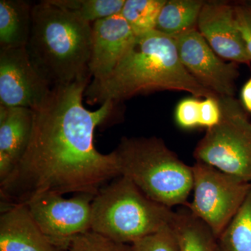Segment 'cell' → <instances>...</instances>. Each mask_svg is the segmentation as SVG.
<instances>
[{
    "mask_svg": "<svg viewBox=\"0 0 251 251\" xmlns=\"http://www.w3.org/2000/svg\"><path fill=\"white\" fill-rule=\"evenodd\" d=\"M238 29L251 57V1L233 3Z\"/></svg>",
    "mask_w": 251,
    "mask_h": 251,
    "instance_id": "cell-24",
    "label": "cell"
},
{
    "mask_svg": "<svg viewBox=\"0 0 251 251\" xmlns=\"http://www.w3.org/2000/svg\"><path fill=\"white\" fill-rule=\"evenodd\" d=\"M167 0H126L121 13L135 36L155 30L157 20Z\"/></svg>",
    "mask_w": 251,
    "mask_h": 251,
    "instance_id": "cell-19",
    "label": "cell"
},
{
    "mask_svg": "<svg viewBox=\"0 0 251 251\" xmlns=\"http://www.w3.org/2000/svg\"><path fill=\"white\" fill-rule=\"evenodd\" d=\"M133 251H178L171 226L131 244Z\"/></svg>",
    "mask_w": 251,
    "mask_h": 251,
    "instance_id": "cell-22",
    "label": "cell"
},
{
    "mask_svg": "<svg viewBox=\"0 0 251 251\" xmlns=\"http://www.w3.org/2000/svg\"><path fill=\"white\" fill-rule=\"evenodd\" d=\"M221 118V109L218 97L205 98L201 102V118L199 127L206 130L218 125Z\"/></svg>",
    "mask_w": 251,
    "mask_h": 251,
    "instance_id": "cell-25",
    "label": "cell"
},
{
    "mask_svg": "<svg viewBox=\"0 0 251 251\" xmlns=\"http://www.w3.org/2000/svg\"><path fill=\"white\" fill-rule=\"evenodd\" d=\"M217 251H251V188L239 210L217 238Z\"/></svg>",
    "mask_w": 251,
    "mask_h": 251,
    "instance_id": "cell-18",
    "label": "cell"
},
{
    "mask_svg": "<svg viewBox=\"0 0 251 251\" xmlns=\"http://www.w3.org/2000/svg\"><path fill=\"white\" fill-rule=\"evenodd\" d=\"M197 29L221 59L251 65V57L236 22L233 3L205 1L198 18Z\"/></svg>",
    "mask_w": 251,
    "mask_h": 251,
    "instance_id": "cell-11",
    "label": "cell"
},
{
    "mask_svg": "<svg viewBox=\"0 0 251 251\" xmlns=\"http://www.w3.org/2000/svg\"><path fill=\"white\" fill-rule=\"evenodd\" d=\"M158 91H181L197 98L218 97L198 83L180 60L175 39L156 30L135 36L111 74L92 79L84 98L90 105L120 103Z\"/></svg>",
    "mask_w": 251,
    "mask_h": 251,
    "instance_id": "cell-2",
    "label": "cell"
},
{
    "mask_svg": "<svg viewBox=\"0 0 251 251\" xmlns=\"http://www.w3.org/2000/svg\"><path fill=\"white\" fill-rule=\"evenodd\" d=\"M135 37L121 14L93 23L88 65L93 79H102L111 74Z\"/></svg>",
    "mask_w": 251,
    "mask_h": 251,
    "instance_id": "cell-12",
    "label": "cell"
},
{
    "mask_svg": "<svg viewBox=\"0 0 251 251\" xmlns=\"http://www.w3.org/2000/svg\"><path fill=\"white\" fill-rule=\"evenodd\" d=\"M0 251H64L49 240L27 205L1 204Z\"/></svg>",
    "mask_w": 251,
    "mask_h": 251,
    "instance_id": "cell-13",
    "label": "cell"
},
{
    "mask_svg": "<svg viewBox=\"0 0 251 251\" xmlns=\"http://www.w3.org/2000/svg\"><path fill=\"white\" fill-rule=\"evenodd\" d=\"M77 18L92 24L120 14L126 0H48Z\"/></svg>",
    "mask_w": 251,
    "mask_h": 251,
    "instance_id": "cell-20",
    "label": "cell"
},
{
    "mask_svg": "<svg viewBox=\"0 0 251 251\" xmlns=\"http://www.w3.org/2000/svg\"><path fill=\"white\" fill-rule=\"evenodd\" d=\"M34 120V111L23 107L0 105V158L16 168L27 150Z\"/></svg>",
    "mask_w": 251,
    "mask_h": 251,
    "instance_id": "cell-14",
    "label": "cell"
},
{
    "mask_svg": "<svg viewBox=\"0 0 251 251\" xmlns=\"http://www.w3.org/2000/svg\"><path fill=\"white\" fill-rule=\"evenodd\" d=\"M192 171L193 199L185 207L218 238L245 201L251 183L201 162Z\"/></svg>",
    "mask_w": 251,
    "mask_h": 251,
    "instance_id": "cell-7",
    "label": "cell"
},
{
    "mask_svg": "<svg viewBox=\"0 0 251 251\" xmlns=\"http://www.w3.org/2000/svg\"><path fill=\"white\" fill-rule=\"evenodd\" d=\"M204 2L201 0L166 1L158 16L155 30L175 38L196 29Z\"/></svg>",
    "mask_w": 251,
    "mask_h": 251,
    "instance_id": "cell-17",
    "label": "cell"
},
{
    "mask_svg": "<svg viewBox=\"0 0 251 251\" xmlns=\"http://www.w3.org/2000/svg\"><path fill=\"white\" fill-rule=\"evenodd\" d=\"M92 24L48 0L33 4L26 46L36 70L52 88L90 73Z\"/></svg>",
    "mask_w": 251,
    "mask_h": 251,
    "instance_id": "cell-3",
    "label": "cell"
},
{
    "mask_svg": "<svg viewBox=\"0 0 251 251\" xmlns=\"http://www.w3.org/2000/svg\"><path fill=\"white\" fill-rule=\"evenodd\" d=\"M221 118L206 130L193 151L206 163L251 183V122L234 97L219 96Z\"/></svg>",
    "mask_w": 251,
    "mask_h": 251,
    "instance_id": "cell-6",
    "label": "cell"
},
{
    "mask_svg": "<svg viewBox=\"0 0 251 251\" xmlns=\"http://www.w3.org/2000/svg\"><path fill=\"white\" fill-rule=\"evenodd\" d=\"M170 226L176 239L178 251H217V238L187 208L175 211Z\"/></svg>",
    "mask_w": 251,
    "mask_h": 251,
    "instance_id": "cell-16",
    "label": "cell"
},
{
    "mask_svg": "<svg viewBox=\"0 0 251 251\" xmlns=\"http://www.w3.org/2000/svg\"><path fill=\"white\" fill-rule=\"evenodd\" d=\"M69 251H133L131 244H122L94 232L92 229L74 237Z\"/></svg>",
    "mask_w": 251,
    "mask_h": 251,
    "instance_id": "cell-21",
    "label": "cell"
},
{
    "mask_svg": "<svg viewBox=\"0 0 251 251\" xmlns=\"http://www.w3.org/2000/svg\"><path fill=\"white\" fill-rule=\"evenodd\" d=\"M94 196L77 194L66 199L62 195L48 193L34 198L25 205L49 240L65 251L74 237L90 230Z\"/></svg>",
    "mask_w": 251,
    "mask_h": 251,
    "instance_id": "cell-8",
    "label": "cell"
},
{
    "mask_svg": "<svg viewBox=\"0 0 251 251\" xmlns=\"http://www.w3.org/2000/svg\"><path fill=\"white\" fill-rule=\"evenodd\" d=\"M52 89L33 66L26 48L0 49V105L35 110Z\"/></svg>",
    "mask_w": 251,
    "mask_h": 251,
    "instance_id": "cell-10",
    "label": "cell"
},
{
    "mask_svg": "<svg viewBox=\"0 0 251 251\" xmlns=\"http://www.w3.org/2000/svg\"><path fill=\"white\" fill-rule=\"evenodd\" d=\"M32 6L23 0L0 1V49L26 48L31 32Z\"/></svg>",
    "mask_w": 251,
    "mask_h": 251,
    "instance_id": "cell-15",
    "label": "cell"
},
{
    "mask_svg": "<svg viewBox=\"0 0 251 251\" xmlns=\"http://www.w3.org/2000/svg\"><path fill=\"white\" fill-rule=\"evenodd\" d=\"M90 73L68 85L53 87L33 110L32 132L25 152L0 184L1 204H26L48 194L96 196L120 176L114 151L103 154L94 144L97 126L119 120V103L106 101L90 111L82 103Z\"/></svg>",
    "mask_w": 251,
    "mask_h": 251,
    "instance_id": "cell-1",
    "label": "cell"
},
{
    "mask_svg": "<svg viewBox=\"0 0 251 251\" xmlns=\"http://www.w3.org/2000/svg\"><path fill=\"white\" fill-rule=\"evenodd\" d=\"M120 176L130 179L155 202L172 208L188 204L192 166L157 137H123L114 150Z\"/></svg>",
    "mask_w": 251,
    "mask_h": 251,
    "instance_id": "cell-4",
    "label": "cell"
},
{
    "mask_svg": "<svg viewBox=\"0 0 251 251\" xmlns=\"http://www.w3.org/2000/svg\"><path fill=\"white\" fill-rule=\"evenodd\" d=\"M186 70L206 89L217 96L234 97L239 66L216 54L197 28L173 38Z\"/></svg>",
    "mask_w": 251,
    "mask_h": 251,
    "instance_id": "cell-9",
    "label": "cell"
},
{
    "mask_svg": "<svg viewBox=\"0 0 251 251\" xmlns=\"http://www.w3.org/2000/svg\"><path fill=\"white\" fill-rule=\"evenodd\" d=\"M174 214L172 208L150 199L130 179L120 176L94 196L91 229L132 244L170 226Z\"/></svg>",
    "mask_w": 251,
    "mask_h": 251,
    "instance_id": "cell-5",
    "label": "cell"
},
{
    "mask_svg": "<svg viewBox=\"0 0 251 251\" xmlns=\"http://www.w3.org/2000/svg\"><path fill=\"white\" fill-rule=\"evenodd\" d=\"M241 99L243 107L246 111L251 114V77L243 86Z\"/></svg>",
    "mask_w": 251,
    "mask_h": 251,
    "instance_id": "cell-26",
    "label": "cell"
},
{
    "mask_svg": "<svg viewBox=\"0 0 251 251\" xmlns=\"http://www.w3.org/2000/svg\"><path fill=\"white\" fill-rule=\"evenodd\" d=\"M201 100L197 97L182 99L175 109V121L183 129H193L200 126Z\"/></svg>",
    "mask_w": 251,
    "mask_h": 251,
    "instance_id": "cell-23",
    "label": "cell"
}]
</instances>
